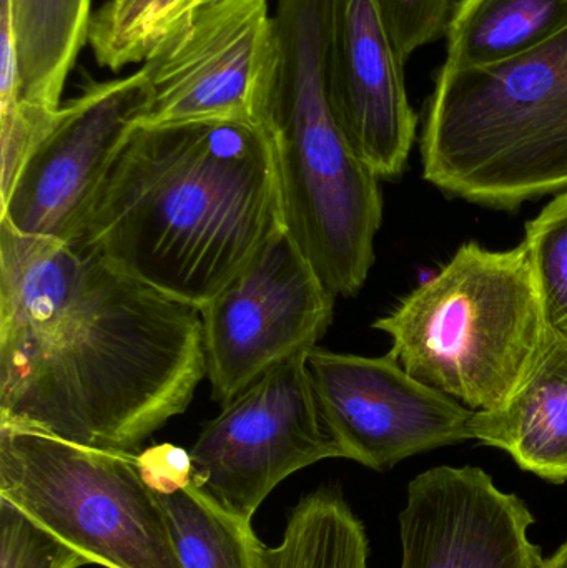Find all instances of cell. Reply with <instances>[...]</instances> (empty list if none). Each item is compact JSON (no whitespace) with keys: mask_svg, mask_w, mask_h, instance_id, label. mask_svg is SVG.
I'll return each instance as SVG.
<instances>
[{"mask_svg":"<svg viewBox=\"0 0 567 568\" xmlns=\"http://www.w3.org/2000/svg\"><path fill=\"white\" fill-rule=\"evenodd\" d=\"M205 377L199 307L0 220V424L135 454Z\"/></svg>","mask_w":567,"mask_h":568,"instance_id":"obj_1","label":"cell"},{"mask_svg":"<svg viewBox=\"0 0 567 568\" xmlns=\"http://www.w3.org/2000/svg\"><path fill=\"white\" fill-rule=\"evenodd\" d=\"M285 230L262 123L136 125L72 245L202 307Z\"/></svg>","mask_w":567,"mask_h":568,"instance_id":"obj_2","label":"cell"},{"mask_svg":"<svg viewBox=\"0 0 567 568\" xmlns=\"http://www.w3.org/2000/svg\"><path fill=\"white\" fill-rule=\"evenodd\" d=\"M328 9L330 0H276L275 63L259 120L275 152L286 233L333 296L352 297L375 263L383 196L330 105Z\"/></svg>","mask_w":567,"mask_h":568,"instance_id":"obj_3","label":"cell"},{"mask_svg":"<svg viewBox=\"0 0 567 568\" xmlns=\"http://www.w3.org/2000/svg\"><path fill=\"white\" fill-rule=\"evenodd\" d=\"M422 159L426 182L486 209L567 192V30L498 65L443 63Z\"/></svg>","mask_w":567,"mask_h":568,"instance_id":"obj_4","label":"cell"},{"mask_svg":"<svg viewBox=\"0 0 567 568\" xmlns=\"http://www.w3.org/2000/svg\"><path fill=\"white\" fill-rule=\"evenodd\" d=\"M373 327L415 379L473 410L505 406L538 359L549 326L525 245L465 243Z\"/></svg>","mask_w":567,"mask_h":568,"instance_id":"obj_5","label":"cell"},{"mask_svg":"<svg viewBox=\"0 0 567 568\" xmlns=\"http://www.w3.org/2000/svg\"><path fill=\"white\" fill-rule=\"evenodd\" d=\"M0 497L107 568H183L136 454L0 424Z\"/></svg>","mask_w":567,"mask_h":568,"instance_id":"obj_6","label":"cell"},{"mask_svg":"<svg viewBox=\"0 0 567 568\" xmlns=\"http://www.w3.org/2000/svg\"><path fill=\"white\" fill-rule=\"evenodd\" d=\"M308 351L283 361L230 400L190 449L192 486L240 519L252 523L263 500L292 474L320 460L343 459L316 404Z\"/></svg>","mask_w":567,"mask_h":568,"instance_id":"obj_7","label":"cell"},{"mask_svg":"<svg viewBox=\"0 0 567 568\" xmlns=\"http://www.w3.org/2000/svg\"><path fill=\"white\" fill-rule=\"evenodd\" d=\"M335 301L292 236H275L200 307L216 403L226 406L283 361L315 347L332 324Z\"/></svg>","mask_w":567,"mask_h":568,"instance_id":"obj_8","label":"cell"},{"mask_svg":"<svg viewBox=\"0 0 567 568\" xmlns=\"http://www.w3.org/2000/svg\"><path fill=\"white\" fill-rule=\"evenodd\" d=\"M275 63L270 0H215L186 13L143 62L140 125L259 122Z\"/></svg>","mask_w":567,"mask_h":568,"instance_id":"obj_9","label":"cell"},{"mask_svg":"<svg viewBox=\"0 0 567 568\" xmlns=\"http://www.w3.org/2000/svg\"><path fill=\"white\" fill-rule=\"evenodd\" d=\"M152 100L140 67L122 79L87 82L23 163L0 220L17 232L72 243L117 156Z\"/></svg>","mask_w":567,"mask_h":568,"instance_id":"obj_10","label":"cell"},{"mask_svg":"<svg viewBox=\"0 0 567 568\" xmlns=\"http://www.w3.org/2000/svg\"><path fill=\"white\" fill-rule=\"evenodd\" d=\"M306 367L343 459L385 473L416 454L473 439L475 410L415 379L389 354L363 357L315 346Z\"/></svg>","mask_w":567,"mask_h":568,"instance_id":"obj_11","label":"cell"},{"mask_svg":"<svg viewBox=\"0 0 567 568\" xmlns=\"http://www.w3.org/2000/svg\"><path fill=\"white\" fill-rule=\"evenodd\" d=\"M325 77L333 115L356 156L379 180L402 175L418 115L376 0H330Z\"/></svg>","mask_w":567,"mask_h":568,"instance_id":"obj_12","label":"cell"},{"mask_svg":"<svg viewBox=\"0 0 567 568\" xmlns=\"http://www.w3.org/2000/svg\"><path fill=\"white\" fill-rule=\"evenodd\" d=\"M533 524L525 500L479 467H435L406 490L402 568H543Z\"/></svg>","mask_w":567,"mask_h":568,"instance_id":"obj_13","label":"cell"},{"mask_svg":"<svg viewBox=\"0 0 567 568\" xmlns=\"http://www.w3.org/2000/svg\"><path fill=\"white\" fill-rule=\"evenodd\" d=\"M473 439L505 450L526 473L567 480V337L549 327L545 346L505 406L475 410Z\"/></svg>","mask_w":567,"mask_h":568,"instance_id":"obj_14","label":"cell"},{"mask_svg":"<svg viewBox=\"0 0 567 568\" xmlns=\"http://www.w3.org/2000/svg\"><path fill=\"white\" fill-rule=\"evenodd\" d=\"M567 30V0H458L446 26L456 69H482L518 59Z\"/></svg>","mask_w":567,"mask_h":568,"instance_id":"obj_15","label":"cell"},{"mask_svg":"<svg viewBox=\"0 0 567 568\" xmlns=\"http://www.w3.org/2000/svg\"><path fill=\"white\" fill-rule=\"evenodd\" d=\"M19 43L20 103L57 112L70 70L89 43L92 0H10Z\"/></svg>","mask_w":567,"mask_h":568,"instance_id":"obj_16","label":"cell"},{"mask_svg":"<svg viewBox=\"0 0 567 568\" xmlns=\"http://www.w3.org/2000/svg\"><path fill=\"white\" fill-rule=\"evenodd\" d=\"M259 568H368L365 527L340 490L323 487L290 514L279 547L262 546Z\"/></svg>","mask_w":567,"mask_h":568,"instance_id":"obj_17","label":"cell"},{"mask_svg":"<svg viewBox=\"0 0 567 568\" xmlns=\"http://www.w3.org/2000/svg\"><path fill=\"white\" fill-rule=\"evenodd\" d=\"M156 499L183 568H259L263 544L252 523L233 516L193 486Z\"/></svg>","mask_w":567,"mask_h":568,"instance_id":"obj_18","label":"cell"},{"mask_svg":"<svg viewBox=\"0 0 567 568\" xmlns=\"http://www.w3.org/2000/svg\"><path fill=\"white\" fill-rule=\"evenodd\" d=\"M200 0H107L90 20L89 45L100 67L120 72L149 59Z\"/></svg>","mask_w":567,"mask_h":568,"instance_id":"obj_19","label":"cell"},{"mask_svg":"<svg viewBox=\"0 0 567 568\" xmlns=\"http://www.w3.org/2000/svg\"><path fill=\"white\" fill-rule=\"evenodd\" d=\"M525 245L548 326L567 337V192L526 223Z\"/></svg>","mask_w":567,"mask_h":568,"instance_id":"obj_20","label":"cell"},{"mask_svg":"<svg viewBox=\"0 0 567 568\" xmlns=\"http://www.w3.org/2000/svg\"><path fill=\"white\" fill-rule=\"evenodd\" d=\"M85 557L0 497V568H80Z\"/></svg>","mask_w":567,"mask_h":568,"instance_id":"obj_21","label":"cell"},{"mask_svg":"<svg viewBox=\"0 0 567 568\" xmlns=\"http://www.w3.org/2000/svg\"><path fill=\"white\" fill-rule=\"evenodd\" d=\"M393 47L403 63L445 37L453 0H376Z\"/></svg>","mask_w":567,"mask_h":568,"instance_id":"obj_22","label":"cell"},{"mask_svg":"<svg viewBox=\"0 0 567 568\" xmlns=\"http://www.w3.org/2000/svg\"><path fill=\"white\" fill-rule=\"evenodd\" d=\"M136 467L143 483L155 496H170L192 486V454L183 447L173 444L149 447L136 454Z\"/></svg>","mask_w":567,"mask_h":568,"instance_id":"obj_23","label":"cell"},{"mask_svg":"<svg viewBox=\"0 0 567 568\" xmlns=\"http://www.w3.org/2000/svg\"><path fill=\"white\" fill-rule=\"evenodd\" d=\"M543 568H567V542L559 547L555 556L545 559Z\"/></svg>","mask_w":567,"mask_h":568,"instance_id":"obj_24","label":"cell"},{"mask_svg":"<svg viewBox=\"0 0 567 568\" xmlns=\"http://www.w3.org/2000/svg\"><path fill=\"white\" fill-rule=\"evenodd\" d=\"M212 2H215V0H200L199 7L206 6V3H212Z\"/></svg>","mask_w":567,"mask_h":568,"instance_id":"obj_25","label":"cell"}]
</instances>
